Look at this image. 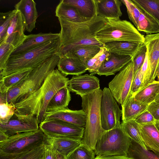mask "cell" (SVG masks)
<instances>
[{"instance_id": "31", "label": "cell", "mask_w": 159, "mask_h": 159, "mask_svg": "<svg viewBox=\"0 0 159 159\" xmlns=\"http://www.w3.org/2000/svg\"><path fill=\"white\" fill-rule=\"evenodd\" d=\"M139 8L141 13L136 28L138 30L147 35L159 33V23L148 13Z\"/></svg>"}, {"instance_id": "11", "label": "cell", "mask_w": 159, "mask_h": 159, "mask_svg": "<svg viewBox=\"0 0 159 159\" xmlns=\"http://www.w3.org/2000/svg\"><path fill=\"white\" fill-rule=\"evenodd\" d=\"M46 136L53 138H68L81 140L84 127L60 120L44 121L39 125Z\"/></svg>"}, {"instance_id": "49", "label": "cell", "mask_w": 159, "mask_h": 159, "mask_svg": "<svg viewBox=\"0 0 159 159\" xmlns=\"http://www.w3.org/2000/svg\"><path fill=\"white\" fill-rule=\"evenodd\" d=\"M9 137L4 132L0 130V142L7 141Z\"/></svg>"}, {"instance_id": "5", "label": "cell", "mask_w": 159, "mask_h": 159, "mask_svg": "<svg viewBox=\"0 0 159 159\" xmlns=\"http://www.w3.org/2000/svg\"><path fill=\"white\" fill-rule=\"evenodd\" d=\"M102 93L99 89L81 97L82 109L86 119L81 143L93 150L104 131L101 125L100 112Z\"/></svg>"}, {"instance_id": "51", "label": "cell", "mask_w": 159, "mask_h": 159, "mask_svg": "<svg viewBox=\"0 0 159 159\" xmlns=\"http://www.w3.org/2000/svg\"><path fill=\"white\" fill-rule=\"evenodd\" d=\"M57 159H66V157L65 156L59 153Z\"/></svg>"}, {"instance_id": "41", "label": "cell", "mask_w": 159, "mask_h": 159, "mask_svg": "<svg viewBox=\"0 0 159 159\" xmlns=\"http://www.w3.org/2000/svg\"><path fill=\"white\" fill-rule=\"evenodd\" d=\"M125 6L130 20L137 28L138 20L140 14L139 8L131 0H121Z\"/></svg>"}, {"instance_id": "34", "label": "cell", "mask_w": 159, "mask_h": 159, "mask_svg": "<svg viewBox=\"0 0 159 159\" xmlns=\"http://www.w3.org/2000/svg\"><path fill=\"white\" fill-rule=\"evenodd\" d=\"M121 124L124 132L131 139L139 144L144 149L147 150L141 136L139 124L134 120L122 121Z\"/></svg>"}, {"instance_id": "2", "label": "cell", "mask_w": 159, "mask_h": 159, "mask_svg": "<svg viewBox=\"0 0 159 159\" xmlns=\"http://www.w3.org/2000/svg\"><path fill=\"white\" fill-rule=\"evenodd\" d=\"M69 79L57 69L48 75L41 87L24 100L15 104V113L35 115L39 124L43 121L49 102L59 90L67 85Z\"/></svg>"}, {"instance_id": "47", "label": "cell", "mask_w": 159, "mask_h": 159, "mask_svg": "<svg viewBox=\"0 0 159 159\" xmlns=\"http://www.w3.org/2000/svg\"><path fill=\"white\" fill-rule=\"evenodd\" d=\"M147 110L152 115L156 121H159V103L153 101L149 104Z\"/></svg>"}, {"instance_id": "38", "label": "cell", "mask_w": 159, "mask_h": 159, "mask_svg": "<svg viewBox=\"0 0 159 159\" xmlns=\"http://www.w3.org/2000/svg\"><path fill=\"white\" fill-rule=\"evenodd\" d=\"M95 155L93 150L81 143L66 157V159H94Z\"/></svg>"}, {"instance_id": "25", "label": "cell", "mask_w": 159, "mask_h": 159, "mask_svg": "<svg viewBox=\"0 0 159 159\" xmlns=\"http://www.w3.org/2000/svg\"><path fill=\"white\" fill-rule=\"evenodd\" d=\"M142 44L126 41H115L105 43L104 47L110 53L132 57Z\"/></svg>"}, {"instance_id": "33", "label": "cell", "mask_w": 159, "mask_h": 159, "mask_svg": "<svg viewBox=\"0 0 159 159\" xmlns=\"http://www.w3.org/2000/svg\"><path fill=\"white\" fill-rule=\"evenodd\" d=\"M45 154L44 143L30 151L15 154L0 152V159H43Z\"/></svg>"}, {"instance_id": "40", "label": "cell", "mask_w": 159, "mask_h": 159, "mask_svg": "<svg viewBox=\"0 0 159 159\" xmlns=\"http://www.w3.org/2000/svg\"><path fill=\"white\" fill-rule=\"evenodd\" d=\"M16 110L13 103L0 101V124L7 123L15 114Z\"/></svg>"}, {"instance_id": "46", "label": "cell", "mask_w": 159, "mask_h": 159, "mask_svg": "<svg viewBox=\"0 0 159 159\" xmlns=\"http://www.w3.org/2000/svg\"><path fill=\"white\" fill-rule=\"evenodd\" d=\"M142 83V80L139 69L134 76L131 89L132 96L134 95L140 90Z\"/></svg>"}, {"instance_id": "53", "label": "cell", "mask_w": 159, "mask_h": 159, "mask_svg": "<svg viewBox=\"0 0 159 159\" xmlns=\"http://www.w3.org/2000/svg\"><path fill=\"white\" fill-rule=\"evenodd\" d=\"M154 101L159 103V92L156 97Z\"/></svg>"}, {"instance_id": "4", "label": "cell", "mask_w": 159, "mask_h": 159, "mask_svg": "<svg viewBox=\"0 0 159 159\" xmlns=\"http://www.w3.org/2000/svg\"><path fill=\"white\" fill-rule=\"evenodd\" d=\"M59 38L21 53L11 56L0 77L27 69H33L57 53L60 47Z\"/></svg>"}, {"instance_id": "43", "label": "cell", "mask_w": 159, "mask_h": 159, "mask_svg": "<svg viewBox=\"0 0 159 159\" xmlns=\"http://www.w3.org/2000/svg\"><path fill=\"white\" fill-rule=\"evenodd\" d=\"M147 49L144 43L138 49L135 54L132 57L134 63V76L137 71L142 66L145 58Z\"/></svg>"}, {"instance_id": "8", "label": "cell", "mask_w": 159, "mask_h": 159, "mask_svg": "<svg viewBox=\"0 0 159 159\" xmlns=\"http://www.w3.org/2000/svg\"><path fill=\"white\" fill-rule=\"evenodd\" d=\"M46 136L40 129L11 136L0 142V152L15 154L30 151L43 144Z\"/></svg>"}, {"instance_id": "6", "label": "cell", "mask_w": 159, "mask_h": 159, "mask_svg": "<svg viewBox=\"0 0 159 159\" xmlns=\"http://www.w3.org/2000/svg\"><path fill=\"white\" fill-rule=\"evenodd\" d=\"M105 25L96 34L100 43L115 41H126L143 44L144 36L130 22L119 19L107 18Z\"/></svg>"}, {"instance_id": "15", "label": "cell", "mask_w": 159, "mask_h": 159, "mask_svg": "<svg viewBox=\"0 0 159 159\" xmlns=\"http://www.w3.org/2000/svg\"><path fill=\"white\" fill-rule=\"evenodd\" d=\"M52 120H61L84 127L85 115L82 109L73 110L68 108L46 112L43 122Z\"/></svg>"}, {"instance_id": "36", "label": "cell", "mask_w": 159, "mask_h": 159, "mask_svg": "<svg viewBox=\"0 0 159 159\" xmlns=\"http://www.w3.org/2000/svg\"><path fill=\"white\" fill-rule=\"evenodd\" d=\"M110 52L105 47H101L99 52L86 63L87 70L93 75L97 72L102 63L110 56Z\"/></svg>"}, {"instance_id": "17", "label": "cell", "mask_w": 159, "mask_h": 159, "mask_svg": "<svg viewBox=\"0 0 159 159\" xmlns=\"http://www.w3.org/2000/svg\"><path fill=\"white\" fill-rule=\"evenodd\" d=\"M132 60V57L130 56L110 53V56L102 63L97 74L106 76L115 75L121 70Z\"/></svg>"}, {"instance_id": "50", "label": "cell", "mask_w": 159, "mask_h": 159, "mask_svg": "<svg viewBox=\"0 0 159 159\" xmlns=\"http://www.w3.org/2000/svg\"><path fill=\"white\" fill-rule=\"evenodd\" d=\"M156 77L157 78V81L159 82V62L157 69Z\"/></svg>"}, {"instance_id": "24", "label": "cell", "mask_w": 159, "mask_h": 159, "mask_svg": "<svg viewBox=\"0 0 159 159\" xmlns=\"http://www.w3.org/2000/svg\"><path fill=\"white\" fill-rule=\"evenodd\" d=\"M101 48L99 46L95 45L76 46L71 48L61 57H67L76 58L86 64L88 61L99 52Z\"/></svg>"}, {"instance_id": "30", "label": "cell", "mask_w": 159, "mask_h": 159, "mask_svg": "<svg viewBox=\"0 0 159 159\" xmlns=\"http://www.w3.org/2000/svg\"><path fill=\"white\" fill-rule=\"evenodd\" d=\"M33 70L27 69L0 77V93H6L20 84L28 77Z\"/></svg>"}, {"instance_id": "12", "label": "cell", "mask_w": 159, "mask_h": 159, "mask_svg": "<svg viewBox=\"0 0 159 159\" xmlns=\"http://www.w3.org/2000/svg\"><path fill=\"white\" fill-rule=\"evenodd\" d=\"M39 124L34 115L15 113L7 123L0 124V130L10 137L18 133L38 130L39 129Z\"/></svg>"}, {"instance_id": "21", "label": "cell", "mask_w": 159, "mask_h": 159, "mask_svg": "<svg viewBox=\"0 0 159 159\" xmlns=\"http://www.w3.org/2000/svg\"><path fill=\"white\" fill-rule=\"evenodd\" d=\"M57 66V69L66 76L80 75L87 70L85 63L78 59L71 57L60 58Z\"/></svg>"}, {"instance_id": "9", "label": "cell", "mask_w": 159, "mask_h": 159, "mask_svg": "<svg viewBox=\"0 0 159 159\" xmlns=\"http://www.w3.org/2000/svg\"><path fill=\"white\" fill-rule=\"evenodd\" d=\"M134 78V63L131 60L108 84L113 97L121 106L132 96L131 89Z\"/></svg>"}, {"instance_id": "14", "label": "cell", "mask_w": 159, "mask_h": 159, "mask_svg": "<svg viewBox=\"0 0 159 159\" xmlns=\"http://www.w3.org/2000/svg\"><path fill=\"white\" fill-rule=\"evenodd\" d=\"M16 10L3 41L11 44L15 48L22 43L26 36L24 32L26 24L24 16L20 12Z\"/></svg>"}, {"instance_id": "28", "label": "cell", "mask_w": 159, "mask_h": 159, "mask_svg": "<svg viewBox=\"0 0 159 159\" xmlns=\"http://www.w3.org/2000/svg\"><path fill=\"white\" fill-rule=\"evenodd\" d=\"M63 2L75 7L82 17L92 19L97 16L95 0H61Z\"/></svg>"}, {"instance_id": "29", "label": "cell", "mask_w": 159, "mask_h": 159, "mask_svg": "<svg viewBox=\"0 0 159 159\" xmlns=\"http://www.w3.org/2000/svg\"><path fill=\"white\" fill-rule=\"evenodd\" d=\"M70 92L67 85L57 91L49 102L46 112L68 108L71 99Z\"/></svg>"}, {"instance_id": "44", "label": "cell", "mask_w": 159, "mask_h": 159, "mask_svg": "<svg viewBox=\"0 0 159 159\" xmlns=\"http://www.w3.org/2000/svg\"><path fill=\"white\" fill-rule=\"evenodd\" d=\"M44 144L45 148V154L43 159H57L60 153L47 140L46 136Z\"/></svg>"}, {"instance_id": "1", "label": "cell", "mask_w": 159, "mask_h": 159, "mask_svg": "<svg viewBox=\"0 0 159 159\" xmlns=\"http://www.w3.org/2000/svg\"><path fill=\"white\" fill-rule=\"evenodd\" d=\"M58 20L61 30L59 33L60 47L57 53L60 57L76 46L95 45L104 47V44L99 42L96 36L97 33L106 24L107 19L97 16L82 22Z\"/></svg>"}, {"instance_id": "3", "label": "cell", "mask_w": 159, "mask_h": 159, "mask_svg": "<svg viewBox=\"0 0 159 159\" xmlns=\"http://www.w3.org/2000/svg\"><path fill=\"white\" fill-rule=\"evenodd\" d=\"M60 57L57 53L33 69L28 77L7 92L0 93V101L15 104L38 90L48 74L57 66Z\"/></svg>"}, {"instance_id": "20", "label": "cell", "mask_w": 159, "mask_h": 159, "mask_svg": "<svg viewBox=\"0 0 159 159\" xmlns=\"http://www.w3.org/2000/svg\"><path fill=\"white\" fill-rule=\"evenodd\" d=\"M98 16L105 18L119 19L122 15L120 0H95Z\"/></svg>"}, {"instance_id": "48", "label": "cell", "mask_w": 159, "mask_h": 159, "mask_svg": "<svg viewBox=\"0 0 159 159\" xmlns=\"http://www.w3.org/2000/svg\"><path fill=\"white\" fill-rule=\"evenodd\" d=\"M94 159H133L127 156H97Z\"/></svg>"}, {"instance_id": "16", "label": "cell", "mask_w": 159, "mask_h": 159, "mask_svg": "<svg viewBox=\"0 0 159 159\" xmlns=\"http://www.w3.org/2000/svg\"><path fill=\"white\" fill-rule=\"evenodd\" d=\"M144 43L146 47L148 56L150 70L149 83H151L155 80L159 62V33L146 35L144 36Z\"/></svg>"}, {"instance_id": "35", "label": "cell", "mask_w": 159, "mask_h": 159, "mask_svg": "<svg viewBox=\"0 0 159 159\" xmlns=\"http://www.w3.org/2000/svg\"><path fill=\"white\" fill-rule=\"evenodd\" d=\"M127 156L133 159H159V155L153 152L146 150L131 139Z\"/></svg>"}, {"instance_id": "52", "label": "cell", "mask_w": 159, "mask_h": 159, "mask_svg": "<svg viewBox=\"0 0 159 159\" xmlns=\"http://www.w3.org/2000/svg\"><path fill=\"white\" fill-rule=\"evenodd\" d=\"M155 125L159 131V121H156L155 123ZM155 153L159 155V153H158L156 152Z\"/></svg>"}, {"instance_id": "7", "label": "cell", "mask_w": 159, "mask_h": 159, "mask_svg": "<svg viewBox=\"0 0 159 159\" xmlns=\"http://www.w3.org/2000/svg\"><path fill=\"white\" fill-rule=\"evenodd\" d=\"M131 140L120 124L104 131L93 151L97 156H127Z\"/></svg>"}, {"instance_id": "42", "label": "cell", "mask_w": 159, "mask_h": 159, "mask_svg": "<svg viewBox=\"0 0 159 159\" xmlns=\"http://www.w3.org/2000/svg\"><path fill=\"white\" fill-rule=\"evenodd\" d=\"M15 48L11 44L5 42L0 43V72L4 68Z\"/></svg>"}, {"instance_id": "10", "label": "cell", "mask_w": 159, "mask_h": 159, "mask_svg": "<svg viewBox=\"0 0 159 159\" xmlns=\"http://www.w3.org/2000/svg\"><path fill=\"white\" fill-rule=\"evenodd\" d=\"M102 91L100 107L101 124L104 131H107L121 124L122 111L109 89L105 87Z\"/></svg>"}, {"instance_id": "23", "label": "cell", "mask_w": 159, "mask_h": 159, "mask_svg": "<svg viewBox=\"0 0 159 159\" xmlns=\"http://www.w3.org/2000/svg\"><path fill=\"white\" fill-rule=\"evenodd\" d=\"M148 105L139 101L134 96H131L121 106L122 121L134 120L138 116L147 110Z\"/></svg>"}, {"instance_id": "32", "label": "cell", "mask_w": 159, "mask_h": 159, "mask_svg": "<svg viewBox=\"0 0 159 159\" xmlns=\"http://www.w3.org/2000/svg\"><path fill=\"white\" fill-rule=\"evenodd\" d=\"M159 92V82L155 80L133 96L139 101L149 104L155 101Z\"/></svg>"}, {"instance_id": "13", "label": "cell", "mask_w": 159, "mask_h": 159, "mask_svg": "<svg viewBox=\"0 0 159 159\" xmlns=\"http://www.w3.org/2000/svg\"><path fill=\"white\" fill-rule=\"evenodd\" d=\"M67 86L70 91L81 97L100 89L99 79L91 74L73 76L69 80Z\"/></svg>"}, {"instance_id": "27", "label": "cell", "mask_w": 159, "mask_h": 159, "mask_svg": "<svg viewBox=\"0 0 159 159\" xmlns=\"http://www.w3.org/2000/svg\"><path fill=\"white\" fill-rule=\"evenodd\" d=\"M55 13L58 19L73 22H84L91 19L82 17L75 7L61 1L56 7Z\"/></svg>"}, {"instance_id": "18", "label": "cell", "mask_w": 159, "mask_h": 159, "mask_svg": "<svg viewBox=\"0 0 159 159\" xmlns=\"http://www.w3.org/2000/svg\"><path fill=\"white\" fill-rule=\"evenodd\" d=\"M60 34L40 33L26 35L22 43L15 49L11 55H17L59 38Z\"/></svg>"}, {"instance_id": "19", "label": "cell", "mask_w": 159, "mask_h": 159, "mask_svg": "<svg viewBox=\"0 0 159 159\" xmlns=\"http://www.w3.org/2000/svg\"><path fill=\"white\" fill-rule=\"evenodd\" d=\"M36 3L33 0H21L15 6V9L22 13L24 18L26 30L31 32L35 27L38 14Z\"/></svg>"}, {"instance_id": "45", "label": "cell", "mask_w": 159, "mask_h": 159, "mask_svg": "<svg viewBox=\"0 0 159 159\" xmlns=\"http://www.w3.org/2000/svg\"><path fill=\"white\" fill-rule=\"evenodd\" d=\"M134 120L140 125L155 124L156 121L152 115L147 110L138 116Z\"/></svg>"}, {"instance_id": "39", "label": "cell", "mask_w": 159, "mask_h": 159, "mask_svg": "<svg viewBox=\"0 0 159 159\" xmlns=\"http://www.w3.org/2000/svg\"><path fill=\"white\" fill-rule=\"evenodd\" d=\"M16 11L15 9L6 12L0 13V43L5 39L8 29Z\"/></svg>"}, {"instance_id": "22", "label": "cell", "mask_w": 159, "mask_h": 159, "mask_svg": "<svg viewBox=\"0 0 159 159\" xmlns=\"http://www.w3.org/2000/svg\"><path fill=\"white\" fill-rule=\"evenodd\" d=\"M139 125L141 136L147 149L159 153V131L155 124Z\"/></svg>"}, {"instance_id": "37", "label": "cell", "mask_w": 159, "mask_h": 159, "mask_svg": "<svg viewBox=\"0 0 159 159\" xmlns=\"http://www.w3.org/2000/svg\"><path fill=\"white\" fill-rule=\"evenodd\" d=\"M138 7L152 17L159 23V0H132Z\"/></svg>"}, {"instance_id": "26", "label": "cell", "mask_w": 159, "mask_h": 159, "mask_svg": "<svg viewBox=\"0 0 159 159\" xmlns=\"http://www.w3.org/2000/svg\"><path fill=\"white\" fill-rule=\"evenodd\" d=\"M47 140L61 154L67 157L81 144V140L68 138H53L46 135Z\"/></svg>"}]
</instances>
